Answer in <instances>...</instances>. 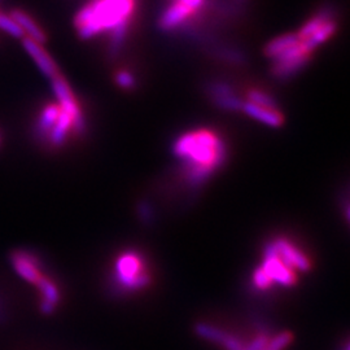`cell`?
<instances>
[{
	"instance_id": "obj_7",
	"label": "cell",
	"mask_w": 350,
	"mask_h": 350,
	"mask_svg": "<svg viewBox=\"0 0 350 350\" xmlns=\"http://www.w3.org/2000/svg\"><path fill=\"white\" fill-rule=\"evenodd\" d=\"M11 262L16 273L26 282L37 286L44 276L43 263L36 253L29 250H18L11 253Z\"/></svg>"
},
{
	"instance_id": "obj_1",
	"label": "cell",
	"mask_w": 350,
	"mask_h": 350,
	"mask_svg": "<svg viewBox=\"0 0 350 350\" xmlns=\"http://www.w3.org/2000/svg\"><path fill=\"white\" fill-rule=\"evenodd\" d=\"M173 153L182 161V172L191 187H200L227 160V144L215 130L191 129L175 138Z\"/></svg>"
},
{
	"instance_id": "obj_12",
	"label": "cell",
	"mask_w": 350,
	"mask_h": 350,
	"mask_svg": "<svg viewBox=\"0 0 350 350\" xmlns=\"http://www.w3.org/2000/svg\"><path fill=\"white\" fill-rule=\"evenodd\" d=\"M10 16L16 21V24L20 26V29L24 31L25 37L33 39L34 42H37L42 46H43V43H46L49 40L46 31L42 29V26L39 25L29 13L16 8V10L11 11Z\"/></svg>"
},
{
	"instance_id": "obj_3",
	"label": "cell",
	"mask_w": 350,
	"mask_h": 350,
	"mask_svg": "<svg viewBox=\"0 0 350 350\" xmlns=\"http://www.w3.org/2000/svg\"><path fill=\"white\" fill-rule=\"evenodd\" d=\"M338 26L336 10L327 4L322 5L309 17V20L299 29L296 36L302 44L315 52L319 46L325 44L338 31Z\"/></svg>"
},
{
	"instance_id": "obj_8",
	"label": "cell",
	"mask_w": 350,
	"mask_h": 350,
	"mask_svg": "<svg viewBox=\"0 0 350 350\" xmlns=\"http://www.w3.org/2000/svg\"><path fill=\"white\" fill-rule=\"evenodd\" d=\"M62 107L59 105V103L53 101L46 103L43 107L39 108V112L33 124V137L42 147L47 146L51 131L56 125Z\"/></svg>"
},
{
	"instance_id": "obj_20",
	"label": "cell",
	"mask_w": 350,
	"mask_h": 350,
	"mask_svg": "<svg viewBox=\"0 0 350 350\" xmlns=\"http://www.w3.org/2000/svg\"><path fill=\"white\" fill-rule=\"evenodd\" d=\"M139 212L142 213V215H143V219H150V217H152V212H150V206L147 205V204H143L142 206H140V211Z\"/></svg>"
},
{
	"instance_id": "obj_11",
	"label": "cell",
	"mask_w": 350,
	"mask_h": 350,
	"mask_svg": "<svg viewBox=\"0 0 350 350\" xmlns=\"http://www.w3.org/2000/svg\"><path fill=\"white\" fill-rule=\"evenodd\" d=\"M40 300H39V308L43 314H52L57 305L60 304V289L59 286L55 283L53 279L50 276H43L40 282L37 284Z\"/></svg>"
},
{
	"instance_id": "obj_17",
	"label": "cell",
	"mask_w": 350,
	"mask_h": 350,
	"mask_svg": "<svg viewBox=\"0 0 350 350\" xmlns=\"http://www.w3.org/2000/svg\"><path fill=\"white\" fill-rule=\"evenodd\" d=\"M291 341H292V335L289 332H282L276 335L275 338H270L262 350H283L287 348Z\"/></svg>"
},
{
	"instance_id": "obj_21",
	"label": "cell",
	"mask_w": 350,
	"mask_h": 350,
	"mask_svg": "<svg viewBox=\"0 0 350 350\" xmlns=\"http://www.w3.org/2000/svg\"><path fill=\"white\" fill-rule=\"evenodd\" d=\"M0 1H1V0H0Z\"/></svg>"
},
{
	"instance_id": "obj_16",
	"label": "cell",
	"mask_w": 350,
	"mask_h": 350,
	"mask_svg": "<svg viewBox=\"0 0 350 350\" xmlns=\"http://www.w3.org/2000/svg\"><path fill=\"white\" fill-rule=\"evenodd\" d=\"M114 79H116V83H117L120 88L127 90V91L134 90V88H137V85H138V83H137V77L133 75L130 70H126V69L118 70V72L116 73Z\"/></svg>"
},
{
	"instance_id": "obj_10",
	"label": "cell",
	"mask_w": 350,
	"mask_h": 350,
	"mask_svg": "<svg viewBox=\"0 0 350 350\" xmlns=\"http://www.w3.org/2000/svg\"><path fill=\"white\" fill-rule=\"evenodd\" d=\"M275 247L278 256L282 258V261L289 266L291 269H297L301 271H308L310 269L309 260L305 257L304 253L296 247H293L287 240L279 239L273 243Z\"/></svg>"
},
{
	"instance_id": "obj_6",
	"label": "cell",
	"mask_w": 350,
	"mask_h": 350,
	"mask_svg": "<svg viewBox=\"0 0 350 350\" xmlns=\"http://www.w3.org/2000/svg\"><path fill=\"white\" fill-rule=\"evenodd\" d=\"M261 270L270 279L271 284L276 283V284L288 287L296 282V276L293 274L292 269L283 262L282 258L278 256L273 243H270L266 247L265 260H263Z\"/></svg>"
},
{
	"instance_id": "obj_5",
	"label": "cell",
	"mask_w": 350,
	"mask_h": 350,
	"mask_svg": "<svg viewBox=\"0 0 350 350\" xmlns=\"http://www.w3.org/2000/svg\"><path fill=\"white\" fill-rule=\"evenodd\" d=\"M205 92L213 104L227 112H239L243 108V98L239 96L235 86L225 79H212L205 83Z\"/></svg>"
},
{
	"instance_id": "obj_18",
	"label": "cell",
	"mask_w": 350,
	"mask_h": 350,
	"mask_svg": "<svg viewBox=\"0 0 350 350\" xmlns=\"http://www.w3.org/2000/svg\"><path fill=\"white\" fill-rule=\"evenodd\" d=\"M253 283L258 289H266L271 286L270 279L266 276L261 269H258L253 275Z\"/></svg>"
},
{
	"instance_id": "obj_9",
	"label": "cell",
	"mask_w": 350,
	"mask_h": 350,
	"mask_svg": "<svg viewBox=\"0 0 350 350\" xmlns=\"http://www.w3.org/2000/svg\"><path fill=\"white\" fill-rule=\"evenodd\" d=\"M23 46H24L26 52L31 56V59L36 62L38 68L40 69V72L43 75L49 77L50 79L55 78L56 75H60V70H59L57 65L49 55V52L43 49L42 44L34 42L30 38L24 37L23 38Z\"/></svg>"
},
{
	"instance_id": "obj_4",
	"label": "cell",
	"mask_w": 350,
	"mask_h": 350,
	"mask_svg": "<svg viewBox=\"0 0 350 350\" xmlns=\"http://www.w3.org/2000/svg\"><path fill=\"white\" fill-rule=\"evenodd\" d=\"M116 279L121 287L137 291L150 283V275L143 270V263L134 253H125L116 265Z\"/></svg>"
},
{
	"instance_id": "obj_14",
	"label": "cell",
	"mask_w": 350,
	"mask_h": 350,
	"mask_svg": "<svg viewBox=\"0 0 350 350\" xmlns=\"http://www.w3.org/2000/svg\"><path fill=\"white\" fill-rule=\"evenodd\" d=\"M212 52L226 63L234 64V65L247 63L245 53L230 44H214Z\"/></svg>"
},
{
	"instance_id": "obj_15",
	"label": "cell",
	"mask_w": 350,
	"mask_h": 350,
	"mask_svg": "<svg viewBox=\"0 0 350 350\" xmlns=\"http://www.w3.org/2000/svg\"><path fill=\"white\" fill-rule=\"evenodd\" d=\"M0 29L14 38L23 39L25 37L24 31L20 29V26L16 24V21L13 20L10 14H4V13L0 12Z\"/></svg>"
},
{
	"instance_id": "obj_19",
	"label": "cell",
	"mask_w": 350,
	"mask_h": 350,
	"mask_svg": "<svg viewBox=\"0 0 350 350\" xmlns=\"http://www.w3.org/2000/svg\"><path fill=\"white\" fill-rule=\"evenodd\" d=\"M7 315H8V305H7V301L4 300V297L0 295V325L5 322Z\"/></svg>"
},
{
	"instance_id": "obj_2",
	"label": "cell",
	"mask_w": 350,
	"mask_h": 350,
	"mask_svg": "<svg viewBox=\"0 0 350 350\" xmlns=\"http://www.w3.org/2000/svg\"><path fill=\"white\" fill-rule=\"evenodd\" d=\"M137 0H91L75 16V27L81 39L109 36L122 26L134 24Z\"/></svg>"
},
{
	"instance_id": "obj_13",
	"label": "cell",
	"mask_w": 350,
	"mask_h": 350,
	"mask_svg": "<svg viewBox=\"0 0 350 350\" xmlns=\"http://www.w3.org/2000/svg\"><path fill=\"white\" fill-rule=\"evenodd\" d=\"M241 111L245 113V114H248L252 118L257 120L258 122L265 124V125L271 126V127H279V126L283 125V122H284L283 113L265 109V108L257 107V105L250 104V103H247V101L243 100Z\"/></svg>"
}]
</instances>
